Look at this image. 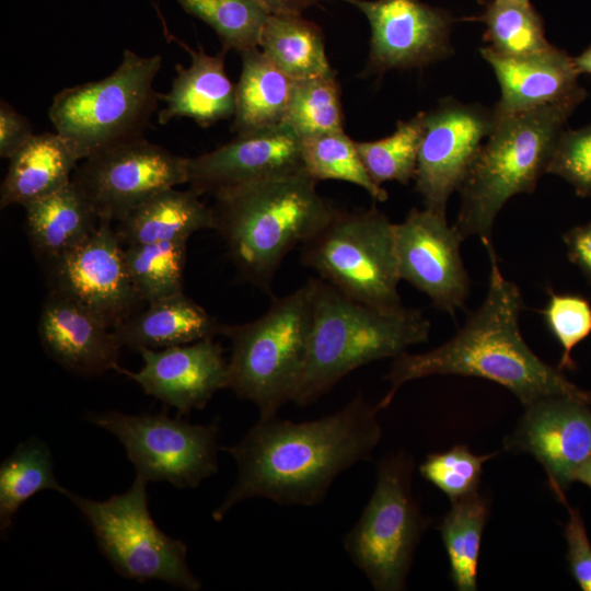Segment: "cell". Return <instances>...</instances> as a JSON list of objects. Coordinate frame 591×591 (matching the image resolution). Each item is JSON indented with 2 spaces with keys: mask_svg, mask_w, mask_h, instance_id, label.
Instances as JSON below:
<instances>
[{
  "mask_svg": "<svg viewBox=\"0 0 591 591\" xmlns=\"http://www.w3.org/2000/svg\"><path fill=\"white\" fill-rule=\"evenodd\" d=\"M378 412L358 393L315 420L259 417L237 443L220 448L234 459L237 475L212 519L221 521L235 505L255 497L288 506L321 503L343 472L371 457L382 438Z\"/></svg>",
  "mask_w": 591,
  "mask_h": 591,
  "instance_id": "cell-1",
  "label": "cell"
},
{
  "mask_svg": "<svg viewBox=\"0 0 591 591\" xmlns=\"http://www.w3.org/2000/svg\"><path fill=\"white\" fill-rule=\"evenodd\" d=\"M489 259L488 289L457 333L422 354L393 359L384 380L390 390L378 403L387 407L405 383L430 375H463L493 381L509 390L525 407L548 396H569L591 404V391L570 382L561 370L544 362L523 339L519 316L523 299L499 267L491 237H480Z\"/></svg>",
  "mask_w": 591,
  "mask_h": 591,
  "instance_id": "cell-2",
  "label": "cell"
},
{
  "mask_svg": "<svg viewBox=\"0 0 591 591\" xmlns=\"http://www.w3.org/2000/svg\"><path fill=\"white\" fill-rule=\"evenodd\" d=\"M306 173L278 177L217 196L215 227L240 274L265 291L288 253L335 212Z\"/></svg>",
  "mask_w": 591,
  "mask_h": 591,
  "instance_id": "cell-3",
  "label": "cell"
},
{
  "mask_svg": "<svg viewBox=\"0 0 591 591\" xmlns=\"http://www.w3.org/2000/svg\"><path fill=\"white\" fill-rule=\"evenodd\" d=\"M313 320L306 362L292 396L308 406L354 370L396 358L429 338L430 322L419 310L383 312L360 303L322 278H312Z\"/></svg>",
  "mask_w": 591,
  "mask_h": 591,
  "instance_id": "cell-4",
  "label": "cell"
},
{
  "mask_svg": "<svg viewBox=\"0 0 591 591\" xmlns=\"http://www.w3.org/2000/svg\"><path fill=\"white\" fill-rule=\"evenodd\" d=\"M586 97L581 88L559 102L497 119L459 189L453 228L463 241L490 237L503 205L535 190L568 118Z\"/></svg>",
  "mask_w": 591,
  "mask_h": 591,
  "instance_id": "cell-5",
  "label": "cell"
},
{
  "mask_svg": "<svg viewBox=\"0 0 591 591\" xmlns=\"http://www.w3.org/2000/svg\"><path fill=\"white\" fill-rule=\"evenodd\" d=\"M312 320L308 281L290 294L274 298L258 318L221 326L231 344L228 389L253 403L259 417L276 416L292 401L308 358Z\"/></svg>",
  "mask_w": 591,
  "mask_h": 591,
  "instance_id": "cell-6",
  "label": "cell"
},
{
  "mask_svg": "<svg viewBox=\"0 0 591 591\" xmlns=\"http://www.w3.org/2000/svg\"><path fill=\"white\" fill-rule=\"evenodd\" d=\"M161 66L160 55L143 57L125 49L109 76L54 96L49 119L79 160L143 137L160 101L153 81Z\"/></svg>",
  "mask_w": 591,
  "mask_h": 591,
  "instance_id": "cell-7",
  "label": "cell"
},
{
  "mask_svg": "<svg viewBox=\"0 0 591 591\" xmlns=\"http://www.w3.org/2000/svg\"><path fill=\"white\" fill-rule=\"evenodd\" d=\"M300 246L301 263L347 297L383 312L405 309L397 290L393 223L378 208H336Z\"/></svg>",
  "mask_w": 591,
  "mask_h": 591,
  "instance_id": "cell-8",
  "label": "cell"
},
{
  "mask_svg": "<svg viewBox=\"0 0 591 591\" xmlns=\"http://www.w3.org/2000/svg\"><path fill=\"white\" fill-rule=\"evenodd\" d=\"M414 461L404 451L382 457L372 495L343 545L376 591L406 587L416 548L430 524L414 497Z\"/></svg>",
  "mask_w": 591,
  "mask_h": 591,
  "instance_id": "cell-9",
  "label": "cell"
},
{
  "mask_svg": "<svg viewBox=\"0 0 591 591\" xmlns=\"http://www.w3.org/2000/svg\"><path fill=\"white\" fill-rule=\"evenodd\" d=\"M147 482L136 476L125 493L99 501L67 497L91 526L102 554L124 578L159 580L185 591H199L201 583L187 565V546L166 535L148 508Z\"/></svg>",
  "mask_w": 591,
  "mask_h": 591,
  "instance_id": "cell-10",
  "label": "cell"
},
{
  "mask_svg": "<svg viewBox=\"0 0 591 591\" xmlns=\"http://www.w3.org/2000/svg\"><path fill=\"white\" fill-rule=\"evenodd\" d=\"M86 419L123 444L137 475L195 488L218 471V420L193 425L166 412L128 415L116 410L90 413Z\"/></svg>",
  "mask_w": 591,
  "mask_h": 591,
  "instance_id": "cell-11",
  "label": "cell"
},
{
  "mask_svg": "<svg viewBox=\"0 0 591 591\" xmlns=\"http://www.w3.org/2000/svg\"><path fill=\"white\" fill-rule=\"evenodd\" d=\"M83 160L71 181L100 220L109 222L121 220L151 196L188 179V158L143 137Z\"/></svg>",
  "mask_w": 591,
  "mask_h": 591,
  "instance_id": "cell-12",
  "label": "cell"
},
{
  "mask_svg": "<svg viewBox=\"0 0 591 591\" xmlns=\"http://www.w3.org/2000/svg\"><path fill=\"white\" fill-rule=\"evenodd\" d=\"M496 121L494 108L454 97L424 112L415 183L426 208L447 212L450 196L460 189Z\"/></svg>",
  "mask_w": 591,
  "mask_h": 591,
  "instance_id": "cell-13",
  "label": "cell"
},
{
  "mask_svg": "<svg viewBox=\"0 0 591 591\" xmlns=\"http://www.w3.org/2000/svg\"><path fill=\"white\" fill-rule=\"evenodd\" d=\"M124 250L112 222L101 220L84 242L46 262L50 291L71 298L116 327L143 303L131 282Z\"/></svg>",
  "mask_w": 591,
  "mask_h": 591,
  "instance_id": "cell-14",
  "label": "cell"
},
{
  "mask_svg": "<svg viewBox=\"0 0 591 591\" xmlns=\"http://www.w3.org/2000/svg\"><path fill=\"white\" fill-rule=\"evenodd\" d=\"M393 235L399 279L441 311L455 315L463 309L471 282L460 251L463 240L448 224L447 215L414 208L393 223Z\"/></svg>",
  "mask_w": 591,
  "mask_h": 591,
  "instance_id": "cell-15",
  "label": "cell"
},
{
  "mask_svg": "<svg viewBox=\"0 0 591 591\" xmlns=\"http://www.w3.org/2000/svg\"><path fill=\"white\" fill-rule=\"evenodd\" d=\"M590 404L569 396H548L529 406L503 449L529 454L544 468L559 502L573 483L577 467L591 456Z\"/></svg>",
  "mask_w": 591,
  "mask_h": 591,
  "instance_id": "cell-16",
  "label": "cell"
},
{
  "mask_svg": "<svg viewBox=\"0 0 591 591\" xmlns=\"http://www.w3.org/2000/svg\"><path fill=\"white\" fill-rule=\"evenodd\" d=\"M371 26L367 73L426 67L453 54L452 16L420 0H344Z\"/></svg>",
  "mask_w": 591,
  "mask_h": 591,
  "instance_id": "cell-17",
  "label": "cell"
},
{
  "mask_svg": "<svg viewBox=\"0 0 591 591\" xmlns=\"http://www.w3.org/2000/svg\"><path fill=\"white\" fill-rule=\"evenodd\" d=\"M306 173L301 138L286 124L236 137L188 158L190 188L215 197L256 183Z\"/></svg>",
  "mask_w": 591,
  "mask_h": 591,
  "instance_id": "cell-18",
  "label": "cell"
},
{
  "mask_svg": "<svg viewBox=\"0 0 591 591\" xmlns=\"http://www.w3.org/2000/svg\"><path fill=\"white\" fill-rule=\"evenodd\" d=\"M139 352L143 360L139 371L120 367L117 371L146 394L176 408L178 415L202 409L217 391L228 387V360L212 338Z\"/></svg>",
  "mask_w": 591,
  "mask_h": 591,
  "instance_id": "cell-19",
  "label": "cell"
},
{
  "mask_svg": "<svg viewBox=\"0 0 591 591\" xmlns=\"http://www.w3.org/2000/svg\"><path fill=\"white\" fill-rule=\"evenodd\" d=\"M38 335L47 355L77 375L96 376L119 368L121 346L113 328L65 294L49 291Z\"/></svg>",
  "mask_w": 591,
  "mask_h": 591,
  "instance_id": "cell-20",
  "label": "cell"
},
{
  "mask_svg": "<svg viewBox=\"0 0 591 591\" xmlns=\"http://www.w3.org/2000/svg\"><path fill=\"white\" fill-rule=\"evenodd\" d=\"M479 53L499 82L500 99L493 107L497 119L559 102L582 88L573 57L553 45L519 56L488 46Z\"/></svg>",
  "mask_w": 591,
  "mask_h": 591,
  "instance_id": "cell-21",
  "label": "cell"
},
{
  "mask_svg": "<svg viewBox=\"0 0 591 591\" xmlns=\"http://www.w3.org/2000/svg\"><path fill=\"white\" fill-rule=\"evenodd\" d=\"M165 30V28H164ZM166 37L182 46L192 57L188 68L177 63L176 77L171 90L160 94L166 106L159 112L158 121L165 125L176 117L192 118L202 128L235 114L236 85L227 76L224 50L208 55L200 47L194 50L177 37L166 32Z\"/></svg>",
  "mask_w": 591,
  "mask_h": 591,
  "instance_id": "cell-22",
  "label": "cell"
},
{
  "mask_svg": "<svg viewBox=\"0 0 591 591\" xmlns=\"http://www.w3.org/2000/svg\"><path fill=\"white\" fill-rule=\"evenodd\" d=\"M220 324L184 292L151 302L113 328L121 347L162 349L212 338Z\"/></svg>",
  "mask_w": 591,
  "mask_h": 591,
  "instance_id": "cell-23",
  "label": "cell"
},
{
  "mask_svg": "<svg viewBox=\"0 0 591 591\" xmlns=\"http://www.w3.org/2000/svg\"><path fill=\"white\" fill-rule=\"evenodd\" d=\"M0 206H26L71 182L80 161L58 132L34 135L10 159Z\"/></svg>",
  "mask_w": 591,
  "mask_h": 591,
  "instance_id": "cell-24",
  "label": "cell"
},
{
  "mask_svg": "<svg viewBox=\"0 0 591 591\" xmlns=\"http://www.w3.org/2000/svg\"><path fill=\"white\" fill-rule=\"evenodd\" d=\"M192 188L164 189L117 221L116 234L123 245L149 244L189 236L213 229V210L199 200Z\"/></svg>",
  "mask_w": 591,
  "mask_h": 591,
  "instance_id": "cell-25",
  "label": "cell"
},
{
  "mask_svg": "<svg viewBox=\"0 0 591 591\" xmlns=\"http://www.w3.org/2000/svg\"><path fill=\"white\" fill-rule=\"evenodd\" d=\"M24 208L32 246L45 262L80 245L93 234L101 221L72 181Z\"/></svg>",
  "mask_w": 591,
  "mask_h": 591,
  "instance_id": "cell-26",
  "label": "cell"
},
{
  "mask_svg": "<svg viewBox=\"0 0 591 591\" xmlns=\"http://www.w3.org/2000/svg\"><path fill=\"white\" fill-rule=\"evenodd\" d=\"M240 54L242 71L232 131L244 135L283 124L293 80L274 66L259 47Z\"/></svg>",
  "mask_w": 591,
  "mask_h": 591,
  "instance_id": "cell-27",
  "label": "cell"
},
{
  "mask_svg": "<svg viewBox=\"0 0 591 591\" xmlns=\"http://www.w3.org/2000/svg\"><path fill=\"white\" fill-rule=\"evenodd\" d=\"M259 49L292 80L331 76L321 28L302 14H269Z\"/></svg>",
  "mask_w": 591,
  "mask_h": 591,
  "instance_id": "cell-28",
  "label": "cell"
},
{
  "mask_svg": "<svg viewBox=\"0 0 591 591\" xmlns=\"http://www.w3.org/2000/svg\"><path fill=\"white\" fill-rule=\"evenodd\" d=\"M490 513L489 498L479 490L451 501L438 530L445 547L456 590L477 589L482 536Z\"/></svg>",
  "mask_w": 591,
  "mask_h": 591,
  "instance_id": "cell-29",
  "label": "cell"
},
{
  "mask_svg": "<svg viewBox=\"0 0 591 591\" xmlns=\"http://www.w3.org/2000/svg\"><path fill=\"white\" fill-rule=\"evenodd\" d=\"M49 448L32 437L20 443L0 465V532L7 535L20 507L43 490L68 493L55 478Z\"/></svg>",
  "mask_w": 591,
  "mask_h": 591,
  "instance_id": "cell-30",
  "label": "cell"
},
{
  "mask_svg": "<svg viewBox=\"0 0 591 591\" xmlns=\"http://www.w3.org/2000/svg\"><path fill=\"white\" fill-rule=\"evenodd\" d=\"M187 241L178 239L125 247L129 276L143 303L183 292Z\"/></svg>",
  "mask_w": 591,
  "mask_h": 591,
  "instance_id": "cell-31",
  "label": "cell"
},
{
  "mask_svg": "<svg viewBox=\"0 0 591 591\" xmlns=\"http://www.w3.org/2000/svg\"><path fill=\"white\" fill-rule=\"evenodd\" d=\"M306 174L318 181L336 179L363 188L374 200L385 201L386 190L368 174L356 141L344 130L301 139Z\"/></svg>",
  "mask_w": 591,
  "mask_h": 591,
  "instance_id": "cell-32",
  "label": "cell"
},
{
  "mask_svg": "<svg viewBox=\"0 0 591 591\" xmlns=\"http://www.w3.org/2000/svg\"><path fill=\"white\" fill-rule=\"evenodd\" d=\"M422 132L424 112H419L408 120H398L395 131L386 138L356 142L361 161L375 184L382 186L395 181L406 185L415 179Z\"/></svg>",
  "mask_w": 591,
  "mask_h": 591,
  "instance_id": "cell-33",
  "label": "cell"
},
{
  "mask_svg": "<svg viewBox=\"0 0 591 591\" xmlns=\"http://www.w3.org/2000/svg\"><path fill=\"white\" fill-rule=\"evenodd\" d=\"M283 124L301 139L344 130L340 89L336 73L293 80Z\"/></svg>",
  "mask_w": 591,
  "mask_h": 591,
  "instance_id": "cell-34",
  "label": "cell"
},
{
  "mask_svg": "<svg viewBox=\"0 0 591 591\" xmlns=\"http://www.w3.org/2000/svg\"><path fill=\"white\" fill-rule=\"evenodd\" d=\"M486 24L485 40L495 51L519 56L548 48L541 15L532 4L493 0L478 18Z\"/></svg>",
  "mask_w": 591,
  "mask_h": 591,
  "instance_id": "cell-35",
  "label": "cell"
},
{
  "mask_svg": "<svg viewBox=\"0 0 591 591\" xmlns=\"http://www.w3.org/2000/svg\"><path fill=\"white\" fill-rule=\"evenodd\" d=\"M189 14L210 25L224 51L259 47L268 12L255 0H177Z\"/></svg>",
  "mask_w": 591,
  "mask_h": 591,
  "instance_id": "cell-36",
  "label": "cell"
},
{
  "mask_svg": "<svg viewBox=\"0 0 591 591\" xmlns=\"http://www.w3.org/2000/svg\"><path fill=\"white\" fill-rule=\"evenodd\" d=\"M496 454L478 455L465 444L453 445L444 452L429 454L419 473L453 501L478 490L483 466Z\"/></svg>",
  "mask_w": 591,
  "mask_h": 591,
  "instance_id": "cell-37",
  "label": "cell"
},
{
  "mask_svg": "<svg viewBox=\"0 0 591 591\" xmlns=\"http://www.w3.org/2000/svg\"><path fill=\"white\" fill-rule=\"evenodd\" d=\"M548 296L542 315L563 350L557 368L575 370L571 352L591 334V303L581 294L556 293L548 289Z\"/></svg>",
  "mask_w": 591,
  "mask_h": 591,
  "instance_id": "cell-38",
  "label": "cell"
},
{
  "mask_svg": "<svg viewBox=\"0 0 591 591\" xmlns=\"http://www.w3.org/2000/svg\"><path fill=\"white\" fill-rule=\"evenodd\" d=\"M546 173L564 178L579 197H591V125L561 131Z\"/></svg>",
  "mask_w": 591,
  "mask_h": 591,
  "instance_id": "cell-39",
  "label": "cell"
},
{
  "mask_svg": "<svg viewBox=\"0 0 591 591\" xmlns=\"http://www.w3.org/2000/svg\"><path fill=\"white\" fill-rule=\"evenodd\" d=\"M568 511L564 535L567 541V561L571 577L582 591H591V543L583 519L567 498L561 501Z\"/></svg>",
  "mask_w": 591,
  "mask_h": 591,
  "instance_id": "cell-40",
  "label": "cell"
},
{
  "mask_svg": "<svg viewBox=\"0 0 591 591\" xmlns=\"http://www.w3.org/2000/svg\"><path fill=\"white\" fill-rule=\"evenodd\" d=\"M34 136L31 123L10 104H0V157L10 159Z\"/></svg>",
  "mask_w": 591,
  "mask_h": 591,
  "instance_id": "cell-41",
  "label": "cell"
},
{
  "mask_svg": "<svg viewBox=\"0 0 591 591\" xmlns=\"http://www.w3.org/2000/svg\"><path fill=\"white\" fill-rule=\"evenodd\" d=\"M567 256L591 285V221L573 227L563 234Z\"/></svg>",
  "mask_w": 591,
  "mask_h": 591,
  "instance_id": "cell-42",
  "label": "cell"
},
{
  "mask_svg": "<svg viewBox=\"0 0 591 591\" xmlns=\"http://www.w3.org/2000/svg\"><path fill=\"white\" fill-rule=\"evenodd\" d=\"M268 14H302L321 0H255Z\"/></svg>",
  "mask_w": 591,
  "mask_h": 591,
  "instance_id": "cell-43",
  "label": "cell"
},
{
  "mask_svg": "<svg viewBox=\"0 0 591 591\" xmlns=\"http://www.w3.org/2000/svg\"><path fill=\"white\" fill-rule=\"evenodd\" d=\"M573 482L581 483L591 489V456L577 467Z\"/></svg>",
  "mask_w": 591,
  "mask_h": 591,
  "instance_id": "cell-44",
  "label": "cell"
},
{
  "mask_svg": "<svg viewBox=\"0 0 591 591\" xmlns=\"http://www.w3.org/2000/svg\"><path fill=\"white\" fill-rule=\"evenodd\" d=\"M573 61L579 74H591V45L579 56L573 57Z\"/></svg>",
  "mask_w": 591,
  "mask_h": 591,
  "instance_id": "cell-45",
  "label": "cell"
},
{
  "mask_svg": "<svg viewBox=\"0 0 591 591\" xmlns=\"http://www.w3.org/2000/svg\"><path fill=\"white\" fill-rule=\"evenodd\" d=\"M512 1H517V2H521V3H525V4H530V0H512Z\"/></svg>",
  "mask_w": 591,
  "mask_h": 591,
  "instance_id": "cell-46",
  "label": "cell"
}]
</instances>
